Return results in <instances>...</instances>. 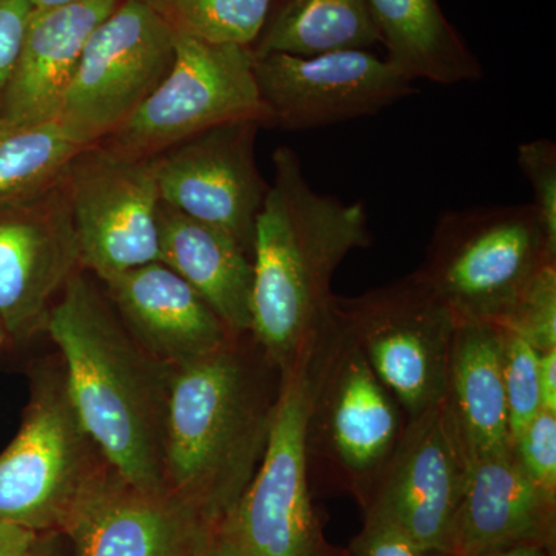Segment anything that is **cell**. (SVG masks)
Here are the masks:
<instances>
[{"instance_id":"30bf717a","label":"cell","mask_w":556,"mask_h":556,"mask_svg":"<svg viewBox=\"0 0 556 556\" xmlns=\"http://www.w3.org/2000/svg\"><path fill=\"white\" fill-rule=\"evenodd\" d=\"M175 38L159 11L123 0L87 40L62 104V126L84 146L109 138L170 72Z\"/></svg>"},{"instance_id":"d590c367","label":"cell","mask_w":556,"mask_h":556,"mask_svg":"<svg viewBox=\"0 0 556 556\" xmlns=\"http://www.w3.org/2000/svg\"><path fill=\"white\" fill-rule=\"evenodd\" d=\"M56 535L58 533H43L31 556H62Z\"/></svg>"},{"instance_id":"2e32d148","label":"cell","mask_w":556,"mask_h":556,"mask_svg":"<svg viewBox=\"0 0 556 556\" xmlns=\"http://www.w3.org/2000/svg\"><path fill=\"white\" fill-rule=\"evenodd\" d=\"M208 527L169 490H139L109 467L64 533L73 556H193Z\"/></svg>"},{"instance_id":"484cf974","label":"cell","mask_w":556,"mask_h":556,"mask_svg":"<svg viewBox=\"0 0 556 556\" xmlns=\"http://www.w3.org/2000/svg\"><path fill=\"white\" fill-rule=\"evenodd\" d=\"M500 329L503 343L504 391L511 439L521 433L543 409L538 380L540 353L515 332L506 328Z\"/></svg>"},{"instance_id":"83f0119b","label":"cell","mask_w":556,"mask_h":556,"mask_svg":"<svg viewBox=\"0 0 556 556\" xmlns=\"http://www.w3.org/2000/svg\"><path fill=\"white\" fill-rule=\"evenodd\" d=\"M519 467L544 493L556 500V413L541 409L532 422L510 439Z\"/></svg>"},{"instance_id":"8fae6325","label":"cell","mask_w":556,"mask_h":556,"mask_svg":"<svg viewBox=\"0 0 556 556\" xmlns=\"http://www.w3.org/2000/svg\"><path fill=\"white\" fill-rule=\"evenodd\" d=\"M80 265L102 281L160 262L161 204L155 160L89 146L62 178Z\"/></svg>"},{"instance_id":"e575fe53","label":"cell","mask_w":556,"mask_h":556,"mask_svg":"<svg viewBox=\"0 0 556 556\" xmlns=\"http://www.w3.org/2000/svg\"><path fill=\"white\" fill-rule=\"evenodd\" d=\"M546 547L544 544L522 543L496 548V551L486 552V554L479 556H548Z\"/></svg>"},{"instance_id":"d6986e66","label":"cell","mask_w":556,"mask_h":556,"mask_svg":"<svg viewBox=\"0 0 556 556\" xmlns=\"http://www.w3.org/2000/svg\"><path fill=\"white\" fill-rule=\"evenodd\" d=\"M555 501L526 477L510 447L471 457L452 554L479 556L522 543L547 546Z\"/></svg>"},{"instance_id":"8992f818","label":"cell","mask_w":556,"mask_h":556,"mask_svg":"<svg viewBox=\"0 0 556 556\" xmlns=\"http://www.w3.org/2000/svg\"><path fill=\"white\" fill-rule=\"evenodd\" d=\"M332 311L407 419L445 401L457 321L419 270Z\"/></svg>"},{"instance_id":"8d00e7d4","label":"cell","mask_w":556,"mask_h":556,"mask_svg":"<svg viewBox=\"0 0 556 556\" xmlns=\"http://www.w3.org/2000/svg\"><path fill=\"white\" fill-rule=\"evenodd\" d=\"M80 0H28L33 10L58 9V7L72 5Z\"/></svg>"},{"instance_id":"74e56055","label":"cell","mask_w":556,"mask_h":556,"mask_svg":"<svg viewBox=\"0 0 556 556\" xmlns=\"http://www.w3.org/2000/svg\"><path fill=\"white\" fill-rule=\"evenodd\" d=\"M137 2L144 3V5L150 7V9H153L155 11H159V13L164 14L167 10L170 9L172 3L175 2V0H137Z\"/></svg>"},{"instance_id":"ffe728a7","label":"cell","mask_w":556,"mask_h":556,"mask_svg":"<svg viewBox=\"0 0 556 556\" xmlns=\"http://www.w3.org/2000/svg\"><path fill=\"white\" fill-rule=\"evenodd\" d=\"M160 262L185 278L232 334L252 324L254 266L239 241L161 201Z\"/></svg>"},{"instance_id":"5b68a950","label":"cell","mask_w":556,"mask_h":556,"mask_svg":"<svg viewBox=\"0 0 556 556\" xmlns=\"http://www.w3.org/2000/svg\"><path fill=\"white\" fill-rule=\"evenodd\" d=\"M556 263V244L532 204L445 212L417 269L457 324L501 325L538 274Z\"/></svg>"},{"instance_id":"e0dca14e","label":"cell","mask_w":556,"mask_h":556,"mask_svg":"<svg viewBox=\"0 0 556 556\" xmlns=\"http://www.w3.org/2000/svg\"><path fill=\"white\" fill-rule=\"evenodd\" d=\"M104 283L131 338L167 367L215 353L236 336L199 292L164 263L116 274Z\"/></svg>"},{"instance_id":"7c38bea8","label":"cell","mask_w":556,"mask_h":556,"mask_svg":"<svg viewBox=\"0 0 556 556\" xmlns=\"http://www.w3.org/2000/svg\"><path fill=\"white\" fill-rule=\"evenodd\" d=\"M470 456L447 404L407 419L365 510L422 547L452 554ZM453 555V554H452Z\"/></svg>"},{"instance_id":"4fadbf2b","label":"cell","mask_w":556,"mask_h":556,"mask_svg":"<svg viewBox=\"0 0 556 556\" xmlns=\"http://www.w3.org/2000/svg\"><path fill=\"white\" fill-rule=\"evenodd\" d=\"M254 56L255 80L268 124L283 129H317L375 115L417 93L413 80L368 50Z\"/></svg>"},{"instance_id":"7a4b0ae2","label":"cell","mask_w":556,"mask_h":556,"mask_svg":"<svg viewBox=\"0 0 556 556\" xmlns=\"http://www.w3.org/2000/svg\"><path fill=\"white\" fill-rule=\"evenodd\" d=\"M252 240L251 334L287 371L332 314L331 281L343 260L371 243L367 207L311 188L298 153L281 146Z\"/></svg>"},{"instance_id":"5bb4252c","label":"cell","mask_w":556,"mask_h":556,"mask_svg":"<svg viewBox=\"0 0 556 556\" xmlns=\"http://www.w3.org/2000/svg\"><path fill=\"white\" fill-rule=\"evenodd\" d=\"M260 127L232 121L153 156L161 201L228 233L249 254L269 188L255 161Z\"/></svg>"},{"instance_id":"9c48e42d","label":"cell","mask_w":556,"mask_h":556,"mask_svg":"<svg viewBox=\"0 0 556 556\" xmlns=\"http://www.w3.org/2000/svg\"><path fill=\"white\" fill-rule=\"evenodd\" d=\"M309 397L308 348L281 372L262 460L236 510L225 519L248 556H321L306 456Z\"/></svg>"},{"instance_id":"603a6c76","label":"cell","mask_w":556,"mask_h":556,"mask_svg":"<svg viewBox=\"0 0 556 556\" xmlns=\"http://www.w3.org/2000/svg\"><path fill=\"white\" fill-rule=\"evenodd\" d=\"M380 42L367 0H288L263 31L254 54L316 56L368 50Z\"/></svg>"},{"instance_id":"3957f363","label":"cell","mask_w":556,"mask_h":556,"mask_svg":"<svg viewBox=\"0 0 556 556\" xmlns=\"http://www.w3.org/2000/svg\"><path fill=\"white\" fill-rule=\"evenodd\" d=\"M51 306L46 331L64 358L80 426L127 484L164 492V416L170 367L131 338L89 278L75 273Z\"/></svg>"},{"instance_id":"f546056e","label":"cell","mask_w":556,"mask_h":556,"mask_svg":"<svg viewBox=\"0 0 556 556\" xmlns=\"http://www.w3.org/2000/svg\"><path fill=\"white\" fill-rule=\"evenodd\" d=\"M353 556H455L417 544L397 527L380 519H365L361 535L354 540Z\"/></svg>"},{"instance_id":"ac0fdd59","label":"cell","mask_w":556,"mask_h":556,"mask_svg":"<svg viewBox=\"0 0 556 556\" xmlns=\"http://www.w3.org/2000/svg\"><path fill=\"white\" fill-rule=\"evenodd\" d=\"M123 0H80L31 10L20 56L0 94V118L13 123L60 119L62 104L94 28Z\"/></svg>"},{"instance_id":"9a60e30c","label":"cell","mask_w":556,"mask_h":556,"mask_svg":"<svg viewBox=\"0 0 556 556\" xmlns=\"http://www.w3.org/2000/svg\"><path fill=\"white\" fill-rule=\"evenodd\" d=\"M79 266L62 179L36 199L0 208V321L9 338L46 331L51 300Z\"/></svg>"},{"instance_id":"836d02e7","label":"cell","mask_w":556,"mask_h":556,"mask_svg":"<svg viewBox=\"0 0 556 556\" xmlns=\"http://www.w3.org/2000/svg\"><path fill=\"white\" fill-rule=\"evenodd\" d=\"M538 380H540L541 407L546 412L556 413V348L540 353Z\"/></svg>"},{"instance_id":"7402d4cb","label":"cell","mask_w":556,"mask_h":556,"mask_svg":"<svg viewBox=\"0 0 556 556\" xmlns=\"http://www.w3.org/2000/svg\"><path fill=\"white\" fill-rule=\"evenodd\" d=\"M386 60L409 80L439 86L475 83L481 62L445 17L438 0H367Z\"/></svg>"},{"instance_id":"44dd1931","label":"cell","mask_w":556,"mask_h":556,"mask_svg":"<svg viewBox=\"0 0 556 556\" xmlns=\"http://www.w3.org/2000/svg\"><path fill=\"white\" fill-rule=\"evenodd\" d=\"M445 404L470 459L510 447L500 327L482 321L456 325Z\"/></svg>"},{"instance_id":"cb8c5ba5","label":"cell","mask_w":556,"mask_h":556,"mask_svg":"<svg viewBox=\"0 0 556 556\" xmlns=\"http://www.w3.org/2000/svg\"><path fill=\"white\" fill-rule=\"evenodd\" d=\"M86 148L60 119L0 118V208L25 203L60 185L70 163Z\"/></svg>"},{"instance_id":"d6a6232c","label":"cell","mask_w":556,"mask_h":556,"mask_svg":"<svg viewBox=\"0 0 556 556\" xmlns=\"http://www.w3.org/2000/svg\"><path fill=\"white\" fill-rule=\"evenodd\" d=\"M40 536L35 530L0 519V556H31Z\"/></svg>"},{"instance_id":"f1b7e54d","label":"cell","mask_w":556,"mask_h":556,"mask_svg":"<svg viewBox=\"0 0 556 556\" xmlns=\"http://www.w3.org/2000/svg\"><path fill=\"white\" fill-rule=\"evenodd\" d=\"M518 164L533 190V207L540 215L548 240L556 244V146L536 139L519 146Z\"/></svg>"},{"instance_id":"6da1fadb","label":"cell","mask_w":556,"mask_h":556,"mask_svg":"<svg viewBox=\"0 0 556 556\" xmlns=\"http://www.w3.org/2000/svg\"><path fill=\"white\" fill-rule=\"evenodd\" d=\"M243 336H233L215 353L170 367L164 482L208 526L229 518L247 492L280 394V368L257 342L243 345Z\"/></svg>"},{"instance_id":"4316f807","label":"cell","mask_w":556,"mask_h":556,"mask_svg":"<svg viewBox=\"0 0 556 556\" xmlns=\"http://www.w3.org/2000/svg\"><path fill=\"white\" fill-rule=\"evenodd\" d=\"M496 327L515 332L538 353L556 348V263L538 274L510 316Z\"/></svg>"},{"instance_id":"52a82bcc","label":"cell","mask_w":556,"mask_h":556,"mask_svg":"<svg viewBox=\"0 0 556 556\" xmlns=\"http://www.w3.org/2000/svg\"><path fill=\"white\" fill-rule=\"evenodd\" d=\"M70 402L64 378L39 382L20 433L0 455V519L64 533L108 470Z\"/></svg>"},{"instance_id":"1f68e13d","label":"cell","mask_w":556,"mask_h":556,"mask_svg":"<svg viewBox=\"0 0 556 556\" xmlns=\"http://www.w3.org/2000/svg\"><path fill=\"white\" fill-rule=\"evenodd\" d=\"M193 556H248L230 532L228 522L211 526L201 536Z\"/></svg>"},{"instance_id":"f35d334b","label":"cell","mask_w":556,"mask_h":556,"mask_svg":"<svg viewBox=\"0 0 556 556\" xmlns=\"http://www.w3.org/2000/svg\"><path fill=\"white\" fill-rule=\"evenodd\" d=\"M9 340V334H7L5 328H3L2 321H0V346Z\"/></svg>"},{"instance_id":"d4e9b609","label":"cell","mask_w":556,"mask_h":556,"mask_svg":"<svg viewBox=\"0 0 556 556\" xmlns=\"http://www.w3.org/2000/svg\"><path fill=\"white\" fill-rule=\"evenodd\" d=\"M270 0H175L163 14L177 33L214 46L251 47L265 30Z\"/></svg>"},{"instance_id":"4dcf8cb0","label":"cell","mask_w":556,"mask_h":556,"mask_svg":"<svg viewBox=\"0 0 556 556\" xmlns=\"http://www.w3.org/2000/svg\"><path fill=\"white\" fill-rule=\"evenodd\" d=\"M28 0H0V94L11 78L30 20Z\"/></svg>"},{"instance_id":"277c9868","label":"cell","mask_w":556,"mask_h":556,"mask_svg":"<svg viewBox=\"0 0 556 556\" xmlns=\"http://www.w3.org/2000/svg\"><path fill=\"white\" fill-rule=\"evenodd\" d=\"M306 426L309 481L336 486L367 506L407 415L369 367L332 311L309 346Z\"/></svg>"},{"instance_id":"ba28073f","label":"cell","mask_w":556,"mask_h":556,"mask_svg":"<svg viewBox=\"0 0 556 556\" xmlns=\"http://www.w3.org/2000/svg\"><path fill=\"white\" fill-rule=\"evenodd\" d=\"M254 60L251 47L214 46L177 33L170 72L105 146L150 159L232 121L254 119L266 126Z\"/></svg>"}]
</instances>
